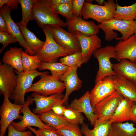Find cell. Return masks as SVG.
<instances>
[{"label": "cell", "instance_id": "6da1fadb", "mask_svg": "<svg viewBox=\"0 0 136 136\" xmlns=\"http://www.w3.org/2000/svg\"><path fill=\"white\" fill-rule=\"evenodd\" d=\"M98 25L104 31L106 41H110L114 39L125 41L135 33L136 22L134 20L126 21L114 18Z\"/></svg>", "mask_w": 136, "mask_h": 136}, {"label": "cell", "instance_id": "7a4b0ae2", "mask_svg": "<svg viewBox=\"0 0 136 136\" xmlns=\"http://www.w3.org/2000/svg\"><path fill=\"white\" fill-rule=\"evenodd\" d=\"M32 10L35 20L41 27L46 25L66 27V22L53 8L51 0H35Z\"/></svg>", "mask_w": 136, "mask_h": 136}, {"label": "cell", "instance_id": "3957f363", "mask_svg": "<svg viewBox=\"0 0 136 136\" xmlns=\"http://www.w3.org/2000/svg\"><path fill=\"white\" fill-rule=\"evenodd\" d=\"M117 5L113 0L105 1L104 5L94 4L85 1L81 13L82 18H91L99 24L114 18Z\"/></svg>", "mask_w": 136, "mask_h": 136}, {"label": "cell", "instance_id": "277c9868", "mask_svg": "<svg viewBox=\"0 0 136 136\" xmlns=\"http://www.w3.org/2000/svg\"><path fill=\"white\" fill-rule=\"evenodd\" d=\"M42 28L45 35V41L43 47L36 55L41 62H57L59 58L73 54L55 41L46 26Z\"/></svg>", "mask_w": 136, "mask_h": 136}, {"label": "cell", "instance_id": "5b68a950", "mask_svg": "<svg viewBox=\"0 0 136 136\" xmlns=\"http://www.w3.org/2000/svg\"><path fill=\"white\" fill-rule=\"evenodd\" d=\"M98 62L99 69L96 75L95 83L109 76L116 74L113 69V64L110 59L117 58L115 47L107 46L97 49L93 54Z\"/></svg>", "mask_w": 136, "mask_h": 136}, {"label": "cell", "instance_id": "8992f818", "mask_svg": "<svg viewBox=\"0 0 136 136\" xmlns=\"http://www.w3.org/2000/svg\"><path fill=\"white\" fill-rule=\"evenodd\" d=\"M48 73L45 72L40 76V80L32 84L26 93L32 92L44 96L62 93L65 89L64 84Z\"/></svg>", "mask_w": 136, "mask_h": 136}, {"label": "cell", "instance_id": "52a82bcc", "mask_svg": "<svg viewBox=\"0 0 136 136\" xmlns=\"http://www.w3.org/2000/svg\"><path fill=\"white\" fill-rule=\"evenodd\" d=\"M123 98L116 91L97 104L94 108L96 119L94 125L108 121L113 115L119 104Z\"/></svg>", "mask_w": 136, "mask_h": 136}, {"label": "cell", "instance_id": "ba28073f", "mask_svg": "<svg viewBox=\"0 0 136 136\" xmlns=\"http://www.w3.org/2000/svg\"><path fill=\"white\" fill-rule=\"evenodd\" d=\"M33 100L31 96H28L23 105L20 113L23 114L21 121L17 122L13 121L11 124L17 130L21 131H25L29 127L33 126L39 129H53L54 128L49 126L44 123L41 119L39 115H37L31 111L29 106L32 104Z\"/></svg>", "mask_w": 136, "mask_h": 136}, {"label": "cell", "instance_id": "9c48e42d", "mask_svg": "<svg viewBox=\"0 0 136 136\" xmlns=\"http://www.w3.org/2000/svg\"><path fill=\"white\" fill-rule=\"evenodd\" d=\"M46 26L54 40L59 45L72 54L81 52L80 43L75 32H69L61 27Z\"/></svg>", "mask_w": 136, "mask_h": 136}, {"label": "cell", "instance_id": "30bf717a", "mask_svg": "<svg viewBox=\"0 0 136 136\" xmlns=\"http://www.w3.org/2000/svg\"><path fill=\"white\" fill-rule=\"evenodd\" d=\"M17 74V85L13 94L12 99L14 104L23 105L25 103L24 96L25 93L31 86L34 79L40 76L45 72H40L37 70L28 72L19 73L15 71Z\"/></svg>", "mask_w": 136, "mask_h": 136}, {"label": "cell", "instance_id": "8fae6325", "mask_svg": "<svg viewBox=\"0 0 136 136\" xmlns=\"http://www.w3.org/2000/svg\"><path fill=\"white\" fill-rule=\"evenodd\" d=\"M4 96V100L0 110V136L5 135L7 128L13 120L16 119L21 120L22 118V116L20 114L23 105L13 104L7 96Z\"/></svg>", "mask_w": 136, "mask_h": 136}, {"label": "cell", "instance_id": "7c38bea8", "mask_svg": "<svg viewBox=\"0 0 136 136\" xmlns=\"http://www.w3.org/2000/svg\"><path fill=\"white\" fill-rule=\"evenodd\" d=\"M113 76H107L95 83L90 92L91 103L93 109L99 102L116 91Z\"/></svg>", "mask_w": 136, "mask_h": 136}, {"label": "cell", "instance_id": "4fadbf2b", "mask_svg": "<svg viewBox=\"0 0 136 136\" xmlns=\"http://www.w3.org/2000/svg\"><path fill=\"white\" fill-rule=\"evenodd\" d=\"M15 73L11 66L0 62V94L7 96L11 99H12L17 85V75Z\"/></svg>", "mask_w": 136, "mask_h": 136}, {"label": "cell", "instance_id": "5bb4252c", "mask_svg": "<svg viewBox=\"0 0 136 136\" xmlns=\"http://www.w3.org/2000/svg\"><path fill=\"white\" fill-rule=\"evenodd\" d=\"M75 32L80 45L82 64L86 63L95 52L100 48L101 40L97 35L87 36L78 31Z\"/></svg>", "mask_w": 136, "mask_h": 136}, {"label": "cell", "instance_id": "9a60e30c", "mask_svg": "<svg viewBox=\"0 0 136 136\" xmlns=\"http://www.w3.org/2000/svg\"><path fill=\"white\" fill-rule=\"evenodd\" d=\"M67 31L69 32L78 31L87 36L97 35L99 28L92 21H86L81 17L73 15L71 19L65 22Z\"/></svg>", "mask_w": 136, "mask_h": 136}, {"label": "cell", "instance_id": "2e32d148", "mask_svg": "<svg viewBox=\"0 0 136 136\" xmlns=\"http://www.w3.org/2000/svg\"><path fill=\"white\" fill-rule=\"evenodd\" d=\"M64 96L61 93L44 96L33 92L31 96L36 104V107L32 112L40 115L51 110L54 105L61 102Z\"/></svg>", "mask_w": 136, "mask_h": 136}, {"label": "cell", "instance_id": "e0dca14e", "mask_svg": "<svg viewBox=\"0 0 136 136\" xmlns=\"http://www.w3.org/2000/svg\"><path fill=\"white\" fill-rule=\"evenodd\" d=\"M115 47L117 59H127L136 61V35H133L125 41L121 40Z\"/></svg>", "mask_w": 136, "mask_h": 136}, {"label": "cell", "instance_id": "ac0fdd59", "mask_svg": "<svg viewBox=\"0 0 136 136\" xmlns=\"http://www.w3.org/2000/svg\"><path fill=\"white\" fill-rule=\"evenodd\" d=\"M69 108L78 112L83 113L91 125L94 126L96 122L95 117L91 104L89 91H87L79 98L73 100Z\"/></svg>", "mask_w": 136, "mask_h": 136}, {"label": "cell", "instance_id": "d6986e66", "mask_svg": "<svg viewBox=\"0 0 136 136\" xmlns=\"http://www.w3.org/2000/svg\"><path fill=\"white\" fill-rule=\"evenodd\" d=\"M78 67L71 68L60 78L59 80L63 82L65 86V92L61 101L63 104L68 100L70 94L73 91L79 90L82 85V81L79 78L77 71Z\"/></svg>", "mask_w": 136, "mask_h": 136}, {"label": "cell", "instance_id": "ffe728a7", "mask_svg": "<svg viewBox=\"0 0 136 136\" xmlns=\"http://www.w3.org/2000/svg\"><path fill=\"white\" fill-rule=\"evenodd\" d=\"M11 12V11L6 5L3 6L1 8L0 13L2 15L7 24L9 34L16 39L20 45L24 48L26 53L33 55L19 27L12 20L10 15Z\"/></svg>", "mask_w": 136, "mask_h": 136}, {"label": "cell", "instance_id": "44dd1931", "mask_svg": "<svg viewBox=\"0 0 136 136\" xmlns=\"http://www.w3.org/2000/svg\"><path fill=\"white\" fill-rule=\"evenodd\" d=\"M113 78L116 91L124 97L136 103V86L121 75L116 74Z\"/></svg>", "mask_w": 136, "mask_h": 136}, {"label": "cell", "instance_id": "7402d4cb", "mask_svg": "<svg viewBox=\"0 0 136 136\" xmlns=\"http://www.w3.org/2000/svg\"><path fill=\"white\" fill-rule=\"evenodd\" d=\"M112 67L116 74L123 76L136 86V61L122 59L113 64Z\"/></svg>", "mask_w": 136, "mask_h": 136}, {"label": "cell", "instance_id": "603a6c76", "mask_svg": "<svg viewBox=\"0 0 136 136\" xmlns=\"http://www.w3.org/2000/svg\"><path fill=\"white\" fill-rule=\"evenodd\" d=\"M135 103L124 97L120 102L114 114L108 122L110 123H122L129 121L131 110Z\"/></svg>", "mask_w": 136, "mask_h": 136}, {"label": "cell", "instance_id": "cb8c5ba5", "mask_svg": "<svg viewBox=\"0 0 136 136\" xmlns=\"http://www.w3.org/2000/svg\"><path fill=\"white\" fill-rule=\"evenodd\" d=\"M23 51L21 48L11 47L4 53L2 61L3 63L10 66L18 72H23L22 59Z\"/></svg>", "mask_w": 136, "mask_h": 136}, {"label": "cell", "instance_id": "d4e9b609", "mask_svg": "<svg viewBox=\"0 0 136 136\" xmlns=\"http://www.w3.org/2000/svg\"><path fill=\"white\" fill-rule=\"evenodd\" d=\"M16 24L19 27L28 47L33 55H36L43 47L45 43L40 40L34 34L24 26L20 22Z\"/></svg>", "mask_w": 136, "mask_h": 136}, {"label": "cell", "instance_id": "484cf974", "mask_svg": "<svg viewBox=\"0 0 136 136\" xmlns=\"http://www.w3.org/2000/svg\"><path fill=\"white\" fill-rule=\"evenodd\" d=\"M39 115L41 119L43 122L47 126L53 128L55 130L71 124L63 116L58 115L51 110Z\"/></svg>", "mask_w": 136, "mask_h": 136}, {"label": "cell", "instance_id": "4316f807", "mask_svg": "<svg viewBox=\"0 0 136 136\" xmlns=\"http://www.w3.org/2000/svg\"><path fill=\"white\" fill-rule=\"evenodd\" d=\"M136 127L127 121L111 123L108 136H134Z\"/></svg>", "mask_w": 136, "mask_h": 136}, {"label": "cell", "instance_id": "83f0119b", "mask_svg": "<svg viewBox=\"0 0 136 136\" xmlns=\"http://www.w3.org/2000/svg\"><path fill=\"white\" fill-rule=\"evenodd\" d=\"M111 124L108 121L99 123L91 129L87 124L84 123L81 129L84 136H108Z\"/></svg>", "mask_w": 136, "mask_h": 136}, {"label": "cell", "instance_id": "f1b7e54d", "mask_svg": "<svg viewBox=\"0 0 136 136\" xmlns=\"http://www.w3.org/2000/svg\"><path fill=\"white\" fill-rule=\"evenodd\" d=\"M116 5L114 19L126 21L136 19V2L133 4L128 6H120L117 3Z\"/></svg>", "mask_w": 136, "mask_h": 136}, {"label": "cell", "instance_id": "f546056e", "mask_svg": "<svg viewBox=\"0 0 136 136\" xmlns=\"http://www.w3.org/2000/svg\"><path fill=\"white\" fill-rule=\"evenodd\" d=\"M71 68L60 62H41L39 70L40 71L48 70L53 77L59 80L60 77Z\"/></svg>", "mask_w": 136, "mask_h": 136}, {"label": "cell", "instance_id": "4dcf8cb0", "mask_svg": "<svg viewBox=\"0 0 136 136\" xmlns=\"http://www.w3.org/2000/svg\"><path fill=\"white\" fill-rule=\"evenodd\" d=\"M23 72H28L37 70L40 67L41 61L36 55H31L23 51L22 56Z\"/></svg>", "mask_w": 136, "mask_h": 136}, {"label": "cell", "instance_id": "1f68e13d", "mask_svg": "<svg viewBox=\"0 0 136 136\" xmlns=\"http://www.w3.org/2000/svg\"><path fill=\"white\" fill-rule=\"evenodd\" d=\"M22 11V18L21 23L27 27L28 22L35 20L32 12V8L35 0H18Z\"/></svg>", "mask_w": 136, "mask_h": 136}, {"label": "cell", "instance_id": "d6a6232c", "mask_svg": "<svg viewBox=\"0 0 136 136\" xmlns=\"http://www.w3.org/2000/svg\"><path fill=\"white\" fill-rule=\"evenodd\" d=\"M59 61L71 68L76 66L80 67L82 64L81 52L75 53L62 57L59 59Z\"/></svg>", "mask_w": 136, "mask_h": 136}, {"label": "cell", "instance_id": "836d02e7", "mask_svg": "<svg viewBox=\"0 0 136 136\" xmlns=\"http://www.w3.org/2000/svg\"><path fill=\"white\" fill-rule=\"evenodd\" d=\"M63 116L71 123L78 125L82 124L84 123L85 118L82 113L78 112L69 108H65Z\"/></svg>", "mask_w": 136, "mask_h": 136}, {"label": "cell", "instance_id": "e575fe53", "mask_svg": "<svg viewBox=\"0 0 136 136\" xmlns=\"http://www.w3.org/2000/svg\"><path fill=\"white\" fill-rule=\"evenodd\" d=\"M56 130L62 136H83L78 125L72 123Z\"/></svg>", "mask_w": 136, "mask_h": 136}, {"label": "cell", "instance_id": "d590c367", "mask_svg": "<svg viewBox=\"0 0 136 136\" xmlns=\"http://www.w3.org/2000/svg\"><path fill=\"white\" fill-rule=\"evenodd\" d=\"M72 2L67 3L53 5H52V6L53 9L57 14H60L65 17L66 20H68L72 18L73 16L72 12Z\"/></svg>", "mask_w": 136, "mask_h": 136}, {"label": "cell", "instance_id": "8d00e7d4", "mask_svg": "<svg viewBox=\"0 0 136 136\" xmlns=\"http://www.w3.org/2000/svg\"><path fill=\"white\" fill-rule=\"evenodd\" d=\"M17 42V41L14 36L0 30V43L2 45V48L0 49L1 53L9 44Z\"/></svg>", "mask_w": 136, "mask_h": 136}, {"label": "cell", "instance_id": "74e56055", "mask_svg": "<svg viewBox=\"0 0 136 136\" xmlns=\"http://www.w3.org/2000/svg\"><path fill=\"white\" fill-rule=\"evenodd\" d=\"M28 128L35 134L40 136H61V135L56 130L48 129H39L36 130L31 127Z\"/></svg>", "mask_w": 136, "mask_h": 136}, {"label": "cell", "instance_id": "f35d334b", "mask_svg": "<svg viewBox=\"0 0 136 136\" xmlns=\"http://www.w3.org/2000/svg\"><path fill=\"white\" fill-rule=\"evenodd\" d=\"M85 1L84 0H72V10L73 15L82 17L81 11Z\"/></svg>", "mask_w": 136, "mask_h": 136}, {"label": "cell", "instance_id": "ab89813d", "mask_svg": "<svg viewBox=\"0 0 136 136\" xmlns=\"http://www.w3.org/2000/svg\"><path fill=\"white\" fill-rule=\"evenodd\" d=\"M8 128V136H33L31 131H19L14 128L11 123L9 125Z\"/></svg>", "mask_w": 136, "mask_h": 136}, {"label": "cell", "instance_id": "60d3db41", "mask_svg": "<svg viewBox=\"0 0 136 136\" xmlns=\"http://www.w3.org/2000/svg\"><path fill=\"white\" fill-rule=\"evenodd\" d=\"M19 4L18 0H0V8H1L4 4H6L11 12L17 9L18 5Z\"/></svg>", "mask_w": 136, "mask_h": 136}, {"label": "cell", "instance_id": "b9f144b4", "mask_svg": "<svg viewBox=\"0 0 136 136\" xmlns=\"http://www.w3.org/2000/svg\"><path fill=\"white\" fill-rule=\"evenodd\" d=\"M65 107L63 105L61 102L54 105L51 110L55 114L60 116H63V113Z\"/></svg>", "mask_w": 136, "mask_h": 136}, {"label": "cell", "instance_id": "7bdbcfd3", "mask_svg": "<svg viewBox=\"0 0 136 136\" xmlns=\"http://www.w3.org/2000/svg\"><path fill=\"white\" fill-rule=\"evenodd\" d=\"M0 30L9 34L7 24L2 15L1 13H0Z\"/></svg>", "mask_w": 136, "mask_h": 136}, {"label": "cell", "instance_id": "ee69618b", "mask_svg": "<svg viewBox=\"0 0 136 136\" xmlns=\"http://www.w3.org/2000/svg\"><path fill=\"white\" fill-rule=\"evenodd\" d=\"M136 123V103L133 104L131 112L129 121Z\"/></svg>", "mask_w": 136, "mask_h": 136}, {"label": "cell", "instance_id": "f6af8a7d", "mask_svg": "<svg viewBox=\"0 0 136 136\" xmlns=\"http://www.w3.org/2000/svg\"><path fill=\"white\" fill-rule=\"evenodd\" d=\"M72 1V0H51L52 5L67 3Z\"/></svg>", "mask_w": 136, "mask_h": 136}, {"label": "cell", "instance_id": "bcb514c9", "mask_svg": "<svg viewBox=\"0 0 136 136\" xmlns=\"http://www.w3.org/2000/svg\"><path fill=\"white\" fill-rule=\"evenodd\" d=\"M95 1L98 3L99 5L103 6L105 1L104 0H95Z\"/></svg>", "mask_w": 136, "mask_h": 136}, {"label": "cell", "instance_id": "7dc6e473", "mask_svg": "<svg viewBox=\"0 0 136 136\" xmlns=\"http://www.w3.org/2000/svg\"><path fill=\"white\" fill-rule=\"evenodd\" d=\"M135 21L136 22V26H135V35H136V19L135 20Z\"/></svg>", "mask_w": 136, "mask_h": 136}, {"label": "cell", "instance_id": "c3c4849f", "mask_svg": "<svg viewBox=\"0 0 136 136\" xmlns=\"http://www.w3.org/2000/svg\"><path fill=\"white\" fill-rule=\"evenodd\" d=\"M134 136H136V129H135V132Z\"/></svg>", "mask_w": 136, "mask_h": 136}, {"label": "cell", "instance_id": "681fc988", "mask_svg": "<svg viewBox=\"0 0 136 136\" xmlns=\"http://www.w3.org/2000/svg\"><path fill=\"white\" fill-rule=\"evenodd\" d=\"M36 136H40L39 135H37V134H35Z\"/></svg>", "mask_w": 136, "mask_h": 136}, {"label": "cell", "instance_id": "f907efd6", "mask_svg": "<svg viewBox=\"0 0 136 136\" xmlns=\"http://www.w3.org/2000/svg\"><path fill=\"white\" fill-rule=\"evenodd\" d=\"M61 136H62V135H61Z\"/></svg>", "mask_w": 136, "mask_h": 136}]
</instances>
